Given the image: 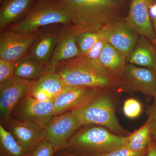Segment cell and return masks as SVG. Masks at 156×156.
<instances>
[{"instance_id": "ba28073f", "label": "cell", "mask_w": 156, "mask_h": 156, "mask_svg": "<svg viewBox=\"0 0 156 156\" xmlns=\"http://www.w3.org/2000/svg\"><path fill=\"white\" fill-rule=\"evenodd\" d=\"M81 127L71 111L54 115L45 127V140L52 145L55 152L63 150L70 138Z\"/></svg>"}, {"instance_id": "44dd1931", "label": "cell", "mask_w": 156, "mask_h": 156, "mask_svg": "<svg viewBox=\"0 0 156 156\" xmlns=\"http://www.w3.org/2000/svg\"><path fill=\"white\" fill-rule=\"evenodd\" d=\"M98 62L103 67L121 78L128 64L127 57L106 41L101 52Z\"/></svg>"}, {"instance_id": "f546056e", "label": "cell", "mask_w": 156, "mask_h": 156, "mask_svg": "<svg viewBox=\"0 0 156 156\" xmlns=\"http://www.w3.org/2000/svg\"><path fill=\"white\" fill-rule=\"evenodd\" d=\"M146 113L151 119L152 139L156 142V104L154 103L147 107Z\"/></svg>"}, {"instance_id": "7402d4cb", "label": "cell", "mask_w": 156, "mask_h": 156, "mask_svg": "<svg viewBox=\"0 0 156 156\" xmlns=\"http://www.w3.org/2000/svg\"><path fill=\"white\" fill-rule=\"evenodd\" d=\"M151 119H148L145 124L137 130L127 136L124 146L134 151H140L147 147L152 139Z\"/></svg>"}, {"instance_id": "5b68a950", "label": "cell", "mask_w": 156, "mask_h": 156, "mask_svg": "<svg viewBox=\"0 0 156 156\" xmlns=\"http://www.w3.org/2000/svg\"><path fill=\"white\" fill-rule=\"evenodd\" d=\"M62 23L71 24L68 14L57 0H36L28 12L8 30L29 33L38 32L41 27Z\"/></svg>"}, {"instance_id": "d6986e66", "label": "cell", "mask_w": 156, "mask_h": 156, "mask_svg": "<svg viewBox=\"0 0 156 156\" xmlns=\"http://www.w3.org/2000/svg\"><path fill=\"white\" fill-rule=\"evenodd\" d=\"M49 67L30 53L15 62L14 76L29 81H34L48 73Z\"/></svg>"}, {"instance_id": "74e56055", "label": "cell", "mask_w": 156, "mask_h": 156, "mask_svg": "<svg viewBox=\"0 0 156 156\" xmlns=\"http://www.w3.org/2000/svg\"><path fill=\"white\" fill-rule=\"evenodd\" d=\"M154 45H155V47H156V42L155 43V44Z\"/></svg>"}, {"instance_id": "277c9868", "label": "cell", "mask_w": 156, "mask_h": 156, "mask_svg": "<svg viewBox=\"0 0 156 156\" xmlns=\"http://www.w3.org/2000/svg\"><path fill=\"white\" fill-rule=\"evenodd\" d=\"M112 91H114L103 88L87 103L71 111L82 126L95 124L103 126L116 135L128 136L131 132L121 126L116 115Z\"/></svg>"}, {"instance_id": "d590c367", "label": "cell", "mask_w": 156, "mask_h": 156, "mask_svg": "<svg viewBox=\"0 0 156 156\" xmlns=\"http://www.w3.org/2000/svg\"><path fill=\"white\" fill-rule=\"evenodd\" d=\"M3 0H0V3H2V2Z\"/></svg>"}, {"instance_id": "9c48e42d", "label": "cell", "mask_w": 156, "mask_h": 156, "mask_svg": "<svg viewBox=\"0 0 156 156\" xmlns=\"http://www.w3.org/2000/svg\"><path fill=\"white\" fill-rule=\"evenodd\" d=\"M121 90L128 93L139 92L154 97L156 96V71L127 64L122 76Z\"/></svg>"}, {"instance_id": "30bf717a", "label": "cell", "mask_w": 156, "mask_h": 156, "mask_svg": "<svg viewBox=\"0 0 156 156\" xmlns=\"http://www.w3.org/2000/svg\"><path fill=\"white\" fill-rule=\"evenodd\" d=\"M38 32L24 33L7 30L0 37V58L15 62L25 56L37 37Z\"/></svg>"}, {"instance_id": "4316f807", "label": "cell", "mask_w": 156, "mask_h": 156, "mask_svg": "<svg viewBox=\"0 0 156 156\" xmlns=\"http://www.w3.org/2000/svg\"><path fill=\"white\" fill-rule=\"evenodd\" d=\"M147 147L140 151H134L124 146L103 156H147Z\"/></svg>"}, {"instance_id": "cb8c5ba5", "label": "cell", "mask_w": 156, "mask_h": 156, "mask_svg": "<svg viewBox=\"0 0 156 156\" xmlns=\"http://www.w3.org/2000/svg\"><path fill=\"white\" fill-rule=\"evenodd\" d=\"M101 38L98 32H85L76 35V42L80 54H85Z\"/></svg>"}, {"instance_id": "4dcf8cb0", "label": "cell", "mask_w": 156, "mask_h": 156, "mask_svg": "<svg viewBox=\"0 0 156 156\" xmlns=\"http://www.w3.org/2000/svg\"><path fill=\"white\" fill-rule=\"evenodd\" d=\"M148 152L147 156H156V142L152 139L150 141L147 146Z\"/></svg>"}, {"instance_id": "8d00e7d4", "label": "cell", "mask_w": 156, "mask_h": 156, "mask_svg": "<svg viewBox=\"0 0 156 156\" xmlns=\"http://www.w3.org/2000/svg\"><path fill=\"white\" fill-rule=\"evenodd\" d=\"M153 1L155 2H156V0H153Z\"/></svg>"}, {"instance_id": "ffe728a7", "label": "cell", "mask_w": 156, "mask_h": 156, "mask_svg": "<svg viewBox=\"0 0 156 156\" xmlns=\"http://www.w3.org/2000/svg\"><path fill=\"white\" fill-rule=\"evenodd\" d=\"M59 39V34H39L29 53L49 67Z\"/></svg>"}, {"instance_id": "484cf974", "label": "cell", "mask_w": 156, "mask_h": 156, "mask_svg": "<svg viewBox=\"0 0 156 156\" xmlns=\"http://www.w3.org/2000/svg\"><path fill=\"white\" fill-rule=\"evenodd\" d=\"M15 62L0 58V82L14 76Z\"/></svg>"}, {"instance_id": "8992f818", "label": "cell", "mask_w": 156, "mask_h": 156, "mask_svg": "<svg viewBox=\"0 0 156 156\" xmlns=\"http://www.w3.org/2000/svg\"><path fill=\"white\" fill-rule=\"evenodd\" d=\"M1 124L13 135L26 156H30L46 138L45 128L34 123L15 119L9 116L1 119Z\"/></svg>"}, {"instance_id": "f1b7e54d", "label": "cell", "mask_w": 156, "mask_h": 156, "mask_svg": "<svg viewBox=\"0 0 156 156\" xmlns=\"http://www.w3.org/2000/svg\"><path fill=\"white\" fill-rule=\"evenodd\" d=\"M55 153L52 145L45 140L41 143L30 156H53Z\"/></svg>"}, {"instance_id": "5bb4252c", "label": "cell", "mask_w": 156, "mask_h": 156, "mask_svg": "<svg viewBox=\"0 0 156 156\" xmlns=\"http://www.w3.org/2000/svg\"><path fill=\"white\" fill-rule=\"evenodd\" d=\"M103 88H104L67 87L53 101L54 115L64 114L82 106Z\"/></svg>"}, {"instance_id": "4fadbf2b", "label": "cell", "mask_w": 156, "mask_h": 156, "mask_svg": "<svg viewBox=\"0 0 156 156\" xmlns=\"http://www.w3.org/2000/svg\"><path fill=\"white\" fill-rule=\"evenodd\" d=\"M32 81L13 76L0 82L1 119L10 116L21 99L28 95Z\"/></svg>"}, {"instance_id": "603a6c76", "label": "cell", "mask_w": 156, "mask_h": 156, "mask_svg": "<svg viewBox=\"0 0 156 156\" xmlns=\"http://www.w3.org/2000/svg\"><path fill=\"white\" fill-rule=\"evenodd\" d=\"M1 156H26L13 135L0 124Z\"/></svg>"}, {"instance_id": "ac0fdd59", "label": "cell", "mask_w": 156, "mask_h": 156, "mask_svg": "<svg viewBox=\"0 0 156 156\" xmlns=\"http://www.w3.org/2000/svg\"><path fill=\"white\" fill-rule=\"evenodd\" d=\"M36 0H3L0 8V30L23 17Z\"/></svg>"}, {"instance_id": "83f0119b", "label": "cell", "mask_w": 156, "mask_h": 156, "mask_svg": "<svg viewBox=\"0 0 156 156\" xmlns=\"http://www.w3.org/2000/svg\"><path fill=\"white\" fill-rule=\"evenodd\" d=\"M105 41L101 37L96 44L85 54H83L87 58L94 61H98L101 52L104 46Z\"/></svg>"}, {"instance_id": "7c38bea8", "label": "cell", "mask_w": 156, "mask_h": 156, "mask_svg": "<svg viewBox=\"0 0 156 156\" xmlns=\"http://www.w3.org/2000/svg\"><path fill=\"white\" fill-rule=\"evenodd\" d=\"M153 0H131L128 15L124 19L140 35L154 44L156 36L151 18L150 9Z\"/></svg>"}, {"instance_id": "7a4b0ae2", "label": "cell", "mask_w": 156, "mask_h": 156, "mask_svg": "<svg viewBox=\"0 0 156 156\" xmlns=\"http://www.w3.org/2000/svg\"><path fill=\"white\" fill-rule=\"evenodd\" d=\"M68 87L80 86L121 89L122 79L103 67L98 61L83 54L57 65L55 72Z\"/></svg>"}, {"instance_id": "e0dca14e", "label": "cell", "mask_w": 156, "mask_h": 156, "mask_svg": "<svg viewBox=\"0 0 156 156\" xmlns=\"http://www.w3.org/2000/svg\"><path fill=\"white\" fill-rule=\"evenodd\" d=\"M127 61L156 71V48L145 37L140 36L135 48L127 58Z\"/></svg>"}, {"instance_id": "e575fe53", "label": "cell", "mask_w": 156, "mask_h": 156, "mask_svg": "<svg viewBox=\"0 0 156 156\" xmlns=\"http://www.w3.org/2000/svg\"><path fill=\"white\" fill-rule=\"evenodd\" d=\"M154 98V103L156 104V96H155Z\"/></svg>"}, {"instance_id": "3957f363", "label": "cell", "mask_w": 156, "mask_h": 156, "mask_svg": "<svg viewBox=\"0 0 156 156\" xmlns=\"http://www.w3.org/2000/svg\"><path fill=\"white\" fill-rule=\"evenodd\" d=\"M127 138L103 126L87 124L74 134L64 150L76 156H103L124 146Z\"/></svg>"}, {"instance_id": "9a60e30c", "label": "cell", "mask_w": 156, "mask_h": 156, "mask_svg": "<svg viewBox=\"0 0 156 156\" xmlns=\"http://www.w3.org/2000/svg\"><path fill=\"white\" fill-rule=\"evenodd\" d=\"M67 87L57 73H48L32 81L28 95L38 100L53 102Z\"/></svg>"}, {"instance_id": "836d02e7", "label": "cell", "mask_w": 156, "mask_h": 156, "mask_svg": "<svg viewBox=\"0 0 156 156\" xmlns=\"http://www.w3.org/2000/svg\"><path fill=\"white\" fill-rule=\"evenodd\" d=\"M111 1H114V2H117L121 3L125 5V2L126 0H111Z\"/></svg>"}, {"instance_id": "d4e9b609", "label": "cell", "mask_w": 156, "mask_h": 156, "mask_svg": "<svg viewBox=\"0 0 156 156\" xmlns=\"http://www.w3.org/2000/svg\"><path fill=\"white\" fill-rule=\"evenodd\" d=\"M124 114L129 119H135L139 116L142 112V106L138 101L134 98H129L124 102Z\"/></svg>"}, {"instance_id": "6da1fadb", "label": "cell", "mask_w": 156, "mask_h": 156, "mask_svg": "<svg viewBox=\"0 0 156 156\" xmlns=\"http://www.w3.org/2000/svg\"><path fill=\"white\" fill-rule=\"evenodd\" d=\"M68 14L76 34L99 32L124 18L125 5L111 0H57Z\"/></svg>"}, {"instance_id": "1f68e13d", "label": "cell", "mask_w": 156, "mask_h": 156, "mask_svg": "<svg viewBox=\"0 0 156 156\" xmlns=\"http://www.w3.org/2000/svg\"><path fill=\"white\" fill-rule=\"evenodd\" d=\"M150 11L152 13L153 26L156 36V2H154L153 5L152 6L150 9Z\"/></svg>"}, {"instance_id": "d6a6232c", "label": "cell", "mask_w": 156, "mask_h": 156, "mask_svg": "<svg viewBox=\"0 0 156 156\" xmlns=\"http://www.w3.org/2000/svg\"><path fill=\"white\" fill-rule=\"evenodd\" d=\"M57 152H58V154L55 156H76L64 150L58 151Z\"/></svg>"}, {"instance_id": "8fae6325", "label": "cell", "mask_w": 156, "mask_h": 156, "mask_svg": "<svg viewBox=\"0 0 156 156\" xmlns=\"http://www.w3.org/2000/svg\"><path fill=\"white\" fill-rule=\"evenodd\" d=\"M101 37L128 57L135 48L140 36L124 18L98 32Z\"/></svg>"}, {"instance_id": "2e32d148", "label": "cell", "mask_w": 156, "mask_h": 156, "mask_svg": "<svg viewBox=\"0 0 156 156\" xmlns=\"http://www.w3.org/2000/svg\"><path fill=\"white\" fill-rule=\"evenodd\" d=\"M76 35L71 27L59 33V39L49 64L48 73L55 72L57 65L80 55Z\"/></svg>"}, {"instance_id": "52a82bcc", "label": "cell", "mask_w": 156, "mask_h": 156, "mask_svg": "<svg viewBox=\"0 0 156 156\" xmlns=\"http://www.w3.org/2000/svg\"><path fill=\"white\" fill-rule=\"evenodd\" d=\"M54 115L53 101L38 100L28 95L22 98L14 108L10 116L45 128Z\"/></svg>"}]
</instances>
